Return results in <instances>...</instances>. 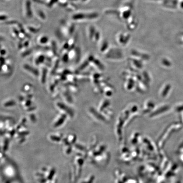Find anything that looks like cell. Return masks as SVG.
<instances>
[{"instance_id":"obj_1","label":"cell","mask_w":183,"mask_h":183,"mask_svg":"<svg viewBox=\"0 0 183 183\" xmlns=\"http://www.w3.org/2000/svg\"><path fill=\"white\" fill-rule=\"evenodd\" d=\"M57 105L60 110L64 111L66 112V113L68 115L71 117H73L74 116L73 110H72L69 106H67V105H65L64 103L60 102L57 103Z\"/></svg>"},{"instance_id":"obj_2","label":"cell","mask_w":183,"mask_h":183,"mask_svg":"<svg viewBox=\"0 0 183 183\" xmlns=\"http://www.w3.org/2000/svg\"><path fill=\"white\" fill-rule=\"evenodd\" d=\"M23 68L28 71L30 73L33 74L34 75L36 76H38L39 75V71L37 69L34 68L32 66H30L28 64H24L23 65Z\"/></svg>"},{"instance_id":"obj_3","label":"cell","mask_w":183,"mask_h":183,"mask_svg":"<svg viewBox=\"0 0 183 183\" xmlns=\"http://www.w3.org/2000/svg\"><path fill=\"white\" fill-rule=\"evenodd\" d=\"M66 118H67V115L66 114L61 115V116L59 118V119L56 121V123L54 124V126L55 127H58L60 126L61 125L63 124Z\"/></svg>"},{"instance_id":"obj_4","label":"cell","mask_w":183,"mask_h":183,"mask_svg":"<svg viewBox=\"0 0 183 183\" xmlns=\"http://www.w3.org/2000/svg\"><path fill=\"white\" fill-rule=\"evenodd\" d=\"M47 72V69L46 68L43 69L41 78V82L43 84H45V83Z\"/></svg>"},{"instance_id":"obj_5","label":"cell","mask_w":183,"mask_h":183,"mask_svg":"<svg viewBox=\"0 0 183 183\" xmlns=\"http://www.w3.org/2000/svg\"><path fill=\"white\" fill-rule=\"evenodd\" d=\"M45 59V58L43 55H41L36 60V64L37 65H39L40 64H41L44 61Z\"/></svg>"},{"instance_id":"obj_6","label":"cell","mask_w":183,"mask_h":183,"mask_svg":"<svg viewBox=\"0 0 183 183\" xmlns=\"http://www.w3.org/2000/svg\"><path fill=\"white\" fill-rule=\"evenodd\" d=\"M15 105V101L13 100L9 101L4 103V106L6 107H11V106H13Z\"/></svg>"},{"instance_id":"obj_7","label":"cell","mask_w":183,"mask_h":183,"mask_svg":"<svg viewBox=\"0 0 183 183\" xmlns=\"http://www.w3.org/2000/svg\"><path fill=\"white\" fill-rule=\"evenodd\" d=\"M64 96H65L66 99H67V100L68 101H69V102H70V103H72L73 102L72 98L70 94H69L68 92H66L64 93Z\"/></svg>"},{"instance_id":"obj_8","label":"cell","mask_w":183,"mask_h":183,"mask_svg":"<svg viewBox=\"0 0 183 183\" xmlns=\"http://www.w3.org/2000/svg\"><path fill=\"white\" fill-rule=\"evenodd\" d=\"M31 86L29 84H27L23 86V90L25 92H29L31 89Z\"/></svg>"},{"instance_id":"obj_9","label":"cell","mask_w":183,"mask_h":183,"mask_svg":"<svg viewBox=\"0 0 183 183\" xmlns=\"http://www.w3.org/2000/svg\"><path fill=\"white\" fill-rule=\"evenodd\" d=\"M80 50H78V48L76 49V58H75V61L76 63L79 62V59L80 58Z\"/></svg>"},{"instance_id":"obj_10","label":"cell","mask_w":183,"mask_h":183,"mask_svg":"<svg viewBox=\"0 0 183 183\" xmlns=\"http://www.w3.org/2000/svg\"><path fill=\"white\" fill-rule=\"evenodd\" d=\"M87 65V63L86 62L84 63V64H83L82 65H81V66L79 67V68L77 69V71H76V72L78 73V72L80 71L83 70V69L85 68L86 67Z\"/></svg>"},{"instance_id":"obj_11","label":"cell","mask_w":183,"mask_h":183,"mask_svg":"<svg viewBox=\"0 0 183 183\" xmlns=\"http://www.w3.org/2000/svg\"><path fill=\"white\" fill-rule=\"evenodd\" d=\"M48 41V39L47 37H43L40 40V42L42 44L45 43Z\"/></svg>"},{"instance_id":"obj_12","label":"cell","mask_w":183,"mask_h":183,"mask_svg":"<svg viewBox=\"0 0 183 183\" xmlns=\"http://www.w3.org/2000/svg\"><path fill=\"white\" fill-rule=\"evenodd\" d=\"M69 56L67 54H65L63 56V58H62V60H63V61L64 62H67L68 60Z\"/></svg>"},{"instance_id":"obj_13","label":"cell","mask_w":183,"mask_h":183,"mask_svg":"<svg viewBox=\"0 0 183 183\" xmlns=\"http://www.w3.org/2000/svg\"><path fill=\"white\" fill-rule=\"evenodd\" d=\"M31 101L30 100L28 99L27 100L25 101V103H24V105H25V106H27V107H28V106H29L30 105H31Z\"/></svg>"},{"instance_id":"obj_14","label":"cell","mask_w":183,"mask_h":183,"mask_svg":"<svg viewBox=\"0 0 183 183\" xmlns=\"http://www.w3.org/2000/svg\"><path fill=\"white\" fill-rule=\"evenodd\" d=\"M30 119H31V121H32L33 123L36 122V117H35V115L34 114L30 115Z\"/></svg>"},{"instance_id":"obj_15","label":"cell","mask_w":183,"mask_h":183,"mask_svg":"<svg viewBox=\"0 0 183 183\" xmlns=\"http://www.w3.org/2000/svg\"><path fill=\"white\" fill-rule=\"evenodd\" d=\"M5 63V59L4 58L1 57V67H2L3 65H4Z\"/></svg>"},{"instance_id":"obj_16","label":"cell","mask_w":183,"mask_h":183,"mask_svg":"<svg viewBox=\"0 0 183 183\" xmlns=\"http://www.w3.org/2000/svg\"><path fill=\"white\" fill-rule=\"evenodd\" d=\"M31 50H28L27 52L23 53V57H26V56H28V55L29 54L31 53Z\"/></svg>"},{"instance_id":"obj_17","label":"cell","mask_w":183,"mask_h":183,"mask_svg":"<svg viewBox=\"0 0 183 183\" xmlns=\"http://www.w3.org/2000/svg\"><path fill=\"white\" fill-rule=\"evenodd\" d=\"M58 65H59V61H57V63H56V64H55V66L54 67V69H53V72H55L54 71H55V70H56V69H57V68H58Z\"/></svg>"},{"instance_id":"obj_18","label":"cell","mask_w":183,"mask_h":183,"mask_svg":"<svg viewBox=\"0 0 183 183\" xmlns=\"http://www.w3.org/2000/svg\"><path fill=\"white\" fill-rule=\"evenodd\" d=\"M6 53V51L4 49H2L1 50V55H4Z\"/></svg>"}]
</instances>
